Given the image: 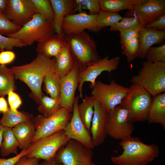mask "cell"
Returning <instances> with one entry per match:
<instances>
[{
    "instance_id": "obj_45",
    "label": "cell",
    "mask_w": 165,
    "mask_h": 165,
    "mask_svg": "<svg viewBox=\"0 0 165 165\" xmlns=\"http://www.w3.org/2000/svg\"><path fill=\"white\" fill-rule=\"evenodd\" d=\"M39 159L25 155L21 157L15 165H39Z\"/></svg>"
},
{
    "instance_id": "obj_42",
    "label": "cell",
    "mask_w": 165,
    "mask_h": 165,
    "mask_svg": "<svg viewBox=\"0 0 165 165\" xmlns=\"http://www.w3.org/2000/svg\"><path fill=\"white\" fill-rule=\"evenodd\" d=\"M119 32L121 44L138 36V31L134 29H125Z\"/></svg>"
},
{
    "instance_id": "obj_8",
    "label": "cell",
    "mask_w": 165,
    "mask_h": 165,
    "mask_svg": "<svg viewBox=\"0 0 165 165\" xmlns=\"http://www.w3.org/2000/svg\"><path fill=\"white\" fill-rule=\"evenodd\" d=\"M72 115V112L69 109L61 108L50 117H47L42 115L36 116L34 119L35 132L31 144L41 138L64 130Z\"/></svg>"
},
{
    "instance_id": "obj_12",
    "label": "cell",
    "mask_w": 165,
    "mask_h": 165,
    "mask_svg": "<svg viewBox=\"0 0 165 165\" xmlns=\"http://www.w3.org/2000/svg\"><path fill=\"white\" fill-rule=\"evenodd\" d=\"M120 58L116 56L109 59L108 56H106L102 59L86 67L80 74L79 80L78 87L79 97L83 99L82 88L84 83L90 82V87L91 88L94 85L96 78L104 71L108 72L110 73L117 68L119 64Z\"/></svg>"
},
{
    "instance_id": "obj_15",
    "label": "cell",
    "mask_w": 165,
    "mask_h": 165,
    "mask_svg": "<svg viewBox=\"0 0 165 165\" xmlns=\"http://www.w3.org/2000/svg\"><path fill=\"white\" fill-rule=\"evenodd\" d=\"M97 15L82 12L66 16L62 25L64 36L65 35L80 33L86 29L95 32H99L96 21Z\"/></svg>"
},
{
    "instance_id": "obj_14",
    "label": "cell",
    "mask_w": 165,
    "mask_h": 165,
    "mask_svg": "<svg viewBox=\"0 0 165 165\" xmlns=\"http://www.w3.org/2000/svg\"><path fill=\"white\" fill-rule=\"evenodd\" d=\"M79 96L75 97L71 119L64 130L71 139L77 141L85 147L93 149L94 147L90 132L86 128L79 115L78 110Z\"/></svg>"
},
{
    "instance_id": "obj_22",
    "label": "cell",
    "mask_w": 165,
    "mask_h": 165,
    "mask_svg": "<svg viewBox=\"0 0 165 165\" xmlns=\"http://www.w3.org/2000/svg\"><path fill=\"white\" fill-rule=\"evenodd\" d=\"M13 133L22 150L27 149L31 144L35 132L34 120L21 123L12 128Z\"/></svg>"
},
{
    "instance_id": "obj_7",
    "label": "cell",
    "mask_w": 165,
    "mask_h": 165,
    "mask_svg": "<svg viewBox=\"0 0 165 165\" xmlns=\"http://www.w3.org/2000/svg\"><path fill=\"white\" fill-rule=\"evenodd\" d=\"M91 89L92 96L108 113L121 104L129 90L128 88L118 84L113 79L109 84L96 81Z\"/></svg>"
},
{
    "instance_id": "obj_9",
    "label": "cell",
    "mask_w": 165,
    "mask_h": 165,
    "mask_svg": "<svg viewBox=\"0 0 165 165\" xmlns=\"http://www.w3.org/2000/svg\"><path fill=\"white\" fill-rule=\"evenodd\" d=\"M71 139L64 130L40 138L27 148L26 155L30 157L47 160L54 157L57 151Z\"/></svg>"
},
{
    "instance_id": "obj_28",
    "label": "cell",
    "mask_w": 165,
    "mask_h": 165,
    "mask_svg": "<svg viewBox=\"0 0 165 165\" xmlns=\"http://www.w3.org/2000/svg\"><path fill=\"white\" fill-rule=\"evenodd\" d=\"M95 101V99L92 96L86 95L81 103L78 106L79 117L86 128L90 132Z\"/></svg>"
},
{
    "instance_id": "obj_17",
    "label": "cell",
    "mask_w": 165,
    "mask_h": 165,
    "mask_svg": "<svg viewBox=\"0 0 165 165\" xmlns=\"http://www.w3.org/2000/svg\"><path fill=\"white\" fill-rule=\"evenodd\" d=\"M81 71L79 67L75 63L70 72L61 79L59 98L61 107L68 109L72 112L75 91L79 85Z\"/></svg>"
},
{
    "instance_id": "obj_48",
    "label": "cell",
    "mask_w": 165,
    "mask_h": 165,
    "mask_svg": "<svg viewBox=\"0 0 165 165\" xmlns=\"http://www.w3.org/2000/svg\"><path fill=\"white\" fill-rule=\"evenodd\" d=\"M8 0H0V13H4L6 8Z\"/></svg>"
},
{
    "instance_id": "obj_6",
    "label": "cell",
    "mask_w": 165,
    "mask_h": 165,
    "mask_svg": "<svg viewBox=\"0 0 165 165\" xmlns=\"http://www.w3.org/2000/svg\"><path fill=\"white\" fill-rule=\"evenodd\" d=\"M120 104L128 111L132 123L147 120L152 101L151 96L143 88L132 84Z\"/></svg>"
},
{
    "instance_id": "obj_30",
    "label": "cell",
    "mask_w": 165,
    "mask_h": 165,
    "mask_svg": "<svg viewBox=\"0 0 165 165\" xmlns=\"http://www.w3.org/2000/svg\"><path fill=\"white\" fill-rule=\"evenodd\" d=\"M15 76L12 68L0 65V97H4L15 89Z\"/></svg>"
},
{
    "instance_id": "obj_33",
    "label": "cell",
    "mask_w": 165,
    "mask_h": 165,
    "mask_svg": "<svg viewBox=\"0 0 165 165\" xmlns=\"http://www.w3.org/2000/svg\"><path fill=\"white\" fill-rule=\"evenodd\" d=\"M37 13L42 16L46 20L53 23L54 12L50 1L49 0H31Z\"/></svg>"
},
{
    "instance_id": "obj_34",
    "label": "cell",
    "mask_w": 165,
    "mask_h": 165,
    "mask_svg": "<svg viewBox=\"0 0 165 165\" xmlns=\"http://www.w3.org/2000/svg\"><path fill=\"white\" fill-rule=\"evenodd\" d=\"M121 44L123 50L122 54L126 56L127 62L130 63L137 58L139 48L138 36Z\"/></svg>"
},
{
    "instance_id": "obj_44",
    "label": "cell",
    "mask_w": 165,
    "mask_h": 165,
    "mask_svg": "<svg viewBox=\"0 0 165 165\" xmlns=\"http://www.w3.org/2000/svg\"><path fill=\"white\" fill-rule=\"evenodd\" d=\"M27 153V149H25L13 157L8 159L0 158V165H15L21 157L26 155Z\"/></svg>"
},
{
    "instance_id": "obj_38",
    "label": "cell",
    "mask_w": 165,
    "mask_h": 165,
    "mask_svg": "<svg viewBox=\"0 0 165 165\" xmlns=\"http://www.w3.org/2000/svg\"><path fill=\"white\" fill-rule=\"evenodd\" d=\"M21 27L9 20L3 13H0V34L2 35L12 34L18 31Z\"/></svg>"
},
{
    "instance_id": "obj_20",
    "label": "cell",
    "mask_w": 165,
    "mask_h": 165,
    "mask_svg": "<svg viewBox=\"0 0 165 165\" xmlns=\"http://www.w3.org/2000/svg\"><path fill=\"white\" fill-rule=\"evenodd\" d=\"M165 39V31L142 27L138 31L139 48L137 57L144 59L148 50L153 45L163 42Z\"/></svg>"
},
{
    "instance_id": "obj_4",
    "label": "cell",
    "mask_w": 165,
    "mask_h": 165,
    "mask_svg": "<svg viewBox=\"0 0 165 165\" xmlns=\"http://www.w3.org/2000/svg\"><path fill=\"white\" fill-rule=\"evenodd\" d=\"M130 81L152 97L165 93V62L144 61L138 74L133 76Z\"/></svg>"
},
{
    "instance_id": "obj_2",
    "label": "cell",
    "mask_w": 165,
    "mask_h": 165,
    "mask_svg": "<svg viewBox=\"0 0 165 165\" xmlns=\"http://www.w3.org/2000/svg\"><path fill=\"white\" fill-rule=\"evenodd\" d=\"M119 145L122 152L110 158L115 165H148L160 154L156 144H146L137 137L131 136L122 140Z\"/></svg>"
},
{
    "instance_id": "obj_19",
    "label": "cell",
    "mask_w": 165,
    "mask_h": 165,
    "mask_svg": "<svg viewBox=\"0 0 165 165\" xmlns=\"http://www.w3.org/2000/svg\"><path fill=\"white\" fill-rule=\"evenodd\" d=\"M54 12L52 23L57 35L63 38L62 25L63 20L66 16L75 12V0H50Z\"/></svg>"
},
{
    "instance_id": "obj_49",
    "label": "cell",
    "mask_w": 165,
    "mask_h": 165,
    "mask_svg": "<svg viewBox=\"0 0 165 165\" xmlns=\"http://www.w3.org/2000/svg\"><path fill=\"white\" fill-rule=\"evenodd\" d=\"M5 127L0 124V149L2 144Z\"/></svg>"
},
{
    "instance_id": "obj_32",
    "label": "cell",
    "mask_w": 165,
    "mask_h": 165,
    "mask_svg": "<svg viewBox=\"0 0 165 165\" xmlns=\"http://www.w3.org/2000/svg\"><path fill=\"white\" fill-rule=\"evenodd\" d=\"M123 17L118 13L101 10L97 16L96 21L99 31L106 27H110L119 22Z\"/></svg>"
},
{
    "instance_id": "obj_41",
    "label": "cell",
    "mask_w": 165,
    "mask_h": 165,
    "mask_svg": "<svg viewBox=\"0 0 165 165\" xmlns=\"http://www.w3.org/2000/svg\"><path fill=\"white\" fill-rule=\"evenodd\" d=\"M145 28L155 29L159 31L165 30V13L157 19L144 27Z\"/></svg>"
},
{
    "instance_id": "obj_39",
    "label": "cell",
    "mask_w": 165,
    "mask_h": 165,
    "mask_svg": "<svg viewBox=\"0 0 165 165\" xmlns=\"http://www.w3.org/2000/svg\"><path fill=\"white\" fill-rule=\"evenodd\" d=\"M25 46L18 39L6 37L0 34V52L12 51L15 47L22 48Z\"/></svg>"
},
{
    "instance_id": "obj_1",
    "label": "cell",
    "mask_w": 165,
    "mask_h": 165,
    "mask_svg": "<svg viewBox=\"0 0 165 165\" xmlns=\"http://www.w3.org/2000/svg\"><path fill=\"white\" fill-rule=\"evenodd\" d=\"M55 61V58L51 59L38 53L31 63L11 68L15 78L24 82L28 86L31 96L38 104L44 95L42 87L44 77L54 65Z\"/></svg>"
},
{
    "instance_id": "obj_24",
    "label": "cell",
    "mask_w": 165,
    "mask_h": 165,
    "mask_svg": "<svg viewBox=\"0 0 165 165\" xmlns=\"http://www.w3.org/2000/svg\"><path fill=\"white\" fill-rule=\"evenodd\" d=\"M75 65L74 61L65 43L62 50L55 58V70L62 79L70 72Z\"/></svg>"
},
{
    "instance_id": "obj_13",
    "label": "cell",
    "mask_w": 165,
    "mask_h": 165,
    "mask_svg": "<svg viewBox=\"0 0 165 165\" xmlns=\"http://www.w3.org/2000/svg\"><path fill=\"white\" fill-rule=\"evenodd\" d=\"M165 13V0H147L143 4L136 6L132 9L128 10L125 17L137 18L143 27Z\"/></svg>"
},
{
    "instance_id": "obj_3",
    "label": "cell",
    "mask_w": 165,
    "mask_h": 165,
    "mask_svg": "<svg viewBox=\"0 0 165 165\" xmlns=\"http://www.w3.org/2000/svg\"><path fill=\"white\" fill-rule=\"evenodd\" d=\"M63 38L81 71L101 59L95 41L84 31L65 35Z\"/></svg>"
},
{
    "instance_id": "obj_36",
    "label": "cell",
    "mask_w": 165,
    "mask_h": 165,
    "mask_svg": "<svg viewBox=\"0 0 165 165\" xmlns=\"http://www.w3.org/2000/svg\"><path fill=\"white\" fill-rule=\"evenodd\" d=\"M76 7L75 12H82L84 9L89 11V14H98L101 11L99 0H75Z\"/></svg>"
},
{
    "instance_id": "obj_18",
    "label": "cell",
    "mask_w": 165,
    "mask_h": 165,
    "mask_svg": "<svg viewBox=\"0 0 165 165\" xmlns=\"http://www.w3.org/2000/svg\"><path fill=\"white\" fill-rule=\"evenodd\" d=\"M108 117L109 113L95 100L90 130L95 147L102 144L108 135L107 129Z\"/></svg>"
},
{
    "instance_id": "obj_23",
    "label": "cell",
    "mask_w": 165,
    "mask_h": 165,
    "mask_svg": "<svg viewBox=\"0 0 165 165\" xmlns=\"http://www.w3.org/2000/svg\"><path fill=\"white\" fill-rule=\"evenodd\" d=\"M65 45L64 38L57 35L53 36L45 42L38 43L36 51L46 57L56 58Z\"/></svg>"
},
{
    "instance_id": "obj_43",
    "label": "cell",
    "mask_w": 165,
    "mask_h": 165,
    "mask_svg": "<svg viewBox=\"0 0 165 165\" xmlns=\"http://www.w3.org/2000/svg\"><path fill=\"white\" fill-rule=\"evenodd\" d=\"M16 57L15 53L11 50L3 51L0 53V65H5L13 62Z\"/></svg>"
},
{
    "instance_id": "obj_5",
    "label": "cell",
    "mask_w": 165,
    "mask_h": 165,
    "mask_svg": "<svg viewBox=\"0 0 165 165\" xmlns=\"http://www.w3.org/2000/svg\"><path fill=\"white\" fill-rule=\"evenodd\" d=\"M55 33L52 24L37 13L18 31L7 36L19 39L25 46L35 42H43L54 35Z\"/></svg>"
},
{
    "instance_id": "obj_21",
    "label": "cell",
    "mask_w": 165,
    "mask_h": 165,
    "mask_svg": "<svg viewBox=\"0 0 165 165\" xmlns=\"http://www.w3.org/2000/svg\"><path fill=\"white\" fill-rule=\"evenodd\" d=\"M149 123H157L165 129V93L152 98L147 120Z\"/></svg>"
},
{
    "instance_id": "obj_11",
    "label": "cell",
    "mask_w": 165,
    "mask_h": 165,
    "mask_svg": "<svg viewBox=\"0 0 165 165\" xmlns=\"http://www.w3.org/2000/svg\"><path fill=\"white\" fill-rule=\"evenodd\" d=\"M134 130L133 123L125 107L120 105L109 113L107 131L110 137L122 141L131 137Z\"/></svg>"
},
{
    "instance_id": "obj_26",
    "label": "cell",
    "mask_w": 165,
    "mask_h": 165,
    "mask_svg": "<svg viewBox=\"0 0 165 165\" xmlns=\"http://www.w3.org/2000/svg\"><path fill=\"white\" fill-rule=\"evenodd\" d=\"M31 115L27 112L13 110L9 108L7 112L3 113L0 124L4 127L13 128L21 123L33 121Z\"/></svg>"
},
{
    "instance_id": "obj_10",
    "label": "cell",
    "mask_w": 165,
    "mask_h": 165,
    "mask_svg": "<svg viewBox=\"0 0 165 165\" xmlns=\"http://www.w3.org/2000/svg\"><path fill=\"white\" fill-rule=\"evenodd\" d=\"M60 149L55 157L63 165H95L92 149L71 139Z\"/></svg>"
},
{
    "instance_id": "obj_47",
    "label": "cell",
    "mask_w": 165,
    "mask_h": 165,
    "mask_svg": "<svg viewBox=\"0 0 165 165\" xmlns=\"http://www.w3.org/2000/svg\"><path fill=\"white\" fill-rule=\"evenodd\" d=\"M39 165H63L61 163L58 162L55 158V157L50 159L44 160Z\"/></svg>"
},
{
    "instance_id": "obj_16",
    "label": "cell",
    "mask_w": 165,
    "mask_h": 165,
    "mask_svg": "<svg viewBox=\"0 0 165 165\" xmlns=\"http://www.w3.org/2000/svg\"><path fill=\"white\" fill-rule=\"evenodd\" d=\"M37 13L31 0H8L4 14L15 24L22 27Z\"/></svg>"
},
{
    "instance_id": "obj_29",
    "label": "cell",
    "mask_w": 165,
    "mask_h": 165,
    "mask_svg": "<svg viewBox=\"0 0 165 165\" xmlns=\"http://www.w3.org/2000/svg\"><path fill=\"white\" fill-rule=\"evenodd\" d=\"M12 128L5 127L3 140L0 149V153L2 157L7 156L11 154H18L19 144L15 136Z\"/></svg>"
},
{
    "instance_id": "obj_46",
    "label": "cell",
    "mask_w": 165,
    "mask_h": 165,
    "mask_svg": "<svg viewBox=\"0 0 165 165\" xmlns=\"http://www.w3.org/2000/svg\"><path fill=\"white\" fill-rule=\"evenodd\" d=\"M8 108L7 101L4 97H0V112L3 113L7 112Z\"/></svg>"
},
{
    "instance_id": "obj_27",
    "label": "cell",
    "mask_w": 165,
    "mask_h": 165,
    "mask_svg": "<svg viewBox=\"0 0 165 165\" xmlns=\"http://www.w3.org/2000/svg\"><path fill=\"white\" fill-rule=\"evenodd\" d=\"M61 79L56 72L54 65L46 74L43 80L45 90L50 97L59 99Z\"/></svg>"
},
{
    "instance_id": "obj_35",
    "label": "cell",
    "mask_w": 165,
    "mask_h": 165,
    "mask_svg": "<svg viewBox=\"0 0 165 165\" xmlns=\"http://www.w3.org/2000/svg\"><path fill=\"white\" fill-rule=\"evenodd\" d=\"M143 27L138 20L134 17H123V19L110 27V31H119L125 29H133L139 31Z\"/></svg>"
},
{
    "instance_id": "obj_31",
    "label": "cell",
    "mask_w": 165,
    "mask_h": 165,
    "mask_svg": "<svg viewBox=\"0 0 165 165\" xmlns=\"http://www.w3.org/2000/svg\"><path fill=\"white\" fill-rule=\"evenodd\" d=\"M38 108V112L46 117H50L58 111L61 108L59 99H55L43 95Z\"/></svg>"
},
{
    "instance_id": "obj_25",
    "label": "cell",
    "mask_w": 165,
    "mask_h": 165,
    "mask_svg": "<svg viewBox=\"0 0 165 165\" xmlns=\"http://www.w3.org/2000/svg\"><path fill=\"white\" fill-rule=\"evenodd\" d=\"M147 0H99L101 10L118 13L124 10L132 9L136 6L141 4Z\"/></svg>"
},
{
    "instance_id": "obj_37",
    "label": "cell",
    "mask_w": 165,
    "mask_h": 165,
    "mask_svg": "<svg viewBox=\"0 0 165 165\" xmlns=\"http://www.w3.org/2000/svg\"><path fill=\"white\" fill-rule=\"evenodd\" d=\"M145 58L148 61L165 62V44L158 47H151L146 52Z\"/></svg>"
},
{
    "instance_id": "obj_40",
    "label": "cell",
    "mask_w": 165,
    "mask_h": 165,
    "mask_svg": "<svg viewBox=\"0 0 165 165\" xmlns=\"http://www.w3.org/2000/svg\"><path fill=\"white\" fill-rule=\"evenodd\" d=\"M7 95L9 108L13 110H17L22 103L20 97L13 90L9 91Z\"/></svg>"
}]
</instances>
